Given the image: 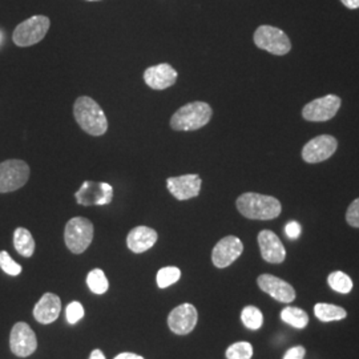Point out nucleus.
Listing matches in <instances>:
<instances>
[{
    "mask_svg": "<svg viewBox=\"0 0 359 359\" xmlns=\"http://www.w3.org/2000/svg\"><path fill=\"white\" fill-rule=\"evenodd\" d=\"M0 269L3 270L6 274L16 277L22 273V266L13 261V257L10 256L6 250L0 252Z\"/></svg>",
    "mask_w": 359,
    "mask_h": 359,
    "instance_id": "cd10ccee",
    "label": "nucleus"
},
{
    "mask_svg": "<svg viewBox=\"0 0 359 359\" xmlns=\"http://www.w3.org/2000/svg\"><path fill=\"white\" fill-rule=\"evenodd\" d=\"M198 321L197 309L192 304H182L173 309L168 316L169 329L177 335H187L192 333Z\"/></svg>",
    "mask_w": 359,
    "mask_h": 359,
    "instance_id": "ddd939ff",
    "label": "nucleus"
},
{
    "mask_svg": "<svg viewBox=\"0 0 359 359\" xmlns=\"http://www.w3.org/2000/svg\"><path fill=\"white\" fill-rule=\"evenodd\" d=\"M114 359H145L139 354H135V353H121L118 355H116Z\"/></svg>",
    "mask_w": 359,
    "mask_h": 359,
    "instance_id": "473e14b6",
    "label": "nucleus"
},
{
    "mask_svg": "<svg viewBox=\"0 0 359 359\" xmlns=\"http://www.w3.org/2000/svg\"><path fill=\"white\" fill-rule=\"evenodd\" d=\"M177 71L168 63L154 65L145 69L144 81L152 90H163L172 87L177 80Z\"/></svg>",
    "mask_w": 359,
    "mask_h": 359,
    "instance_id": "dca6fc26",
    "label": "nucleus"
},
{
    "mask_svg": "<svg viewBox=\"0 0 359 359\" xmlns=\"http://www.w3.org/2000/svg\"><path fill=\"white\" fill-rule=\"evenodd\" d=\"M285 233L290 240H297L301 234V225L297 221H290L285 226Z\"/></svg>",
    "mask_w": 359,
    "mask_h": 359,
    "instance_id": "2f4dec72",
    "label": "nucleus"
},
{
    "mask_svg": "<svg viewBox=\"0 0 359 359\" xmlns=\"http://www.w3.org/2000/svg\"><path fill=\"white\" fill-rule=\"evenodd\" d=\"M281 320L295 329H304L308 326L309 316L302 309L287 306L281 311Z\"/></svg>",
    "mask_w": 359,
    "mask_h": 359,
    "instance_id": "4be33fe9",
    "label": "nucleus"
},
{
    "mask_svg": "<svg viewBox=\"0 0 359 359\" xmlns=\"http://www.w3.org/2000/svg\"><path fill=\"white\" fill-rule=\"evenodd\" d=\"M90 1H96V0H90Z\"/></svg>",
    "mask_w": 359,
    "mask_h": 359,
    "instance_id": "c9c22d12",
    "label": "nucleus"
},
{
    "mask_svg": "<svg viewBox=\"0 0 359 359\" xmlns=\"http://www.w3.org/2000/svg\"><path fill=\"white\" fill-rule=\"evenodd\" d=\"M258 245L261 257L269 264H283L286 258V249L278 236L271 231H259Z\"/></svg>",
    "mask_w": 359,
    "mask_h": 359,
    "instance_id": "f3484780",
    "label": "nucleus"
},
{
    "mask_svg": "<svg viewBox=\"0 0 359 359\" xmlns=\"http://www.w3.org/2000/svg\"><path fill=\"white\" fill-rule=\"evenodd\" d=\"M244 245L236 236H228L219 240L212 252L213 265L218 269L231 266V264L243 255Z\"/></svg>",
    "mask_w": 359,
    "mask_h": 359,
    "instance_id": "9b49d317",
    "label": "nucleus"
},
{
    "mask_svg": "<svg viewBox=\"0 0 359 359\" xmlns=\"http://www.w3.org/2000/svg\"><path fill=\"white\" fill-rule=\"evenodd\" d=\"M74 115L80 128L90 136H103L108 129V120L102 107L88 96L77 99Z\"/></svg>",
    "mask_w": 359,
    "mask_h": 359,
    "instance_id": "f03ea898",
    "label": "nucleus"
},
{
    "mask_svg": "<svg viewBox=\"0 0 359 359\" xmlns=\"http://www.w3.org/2000/svg\"><path fill=\"white\" fill-rule=\"evenodd\" d=\"M13 246L20 256L29 258L35 252V240L26 228H18L13 231Z\"/></svg>",
    "mask_w": 359,
    "mask_h": 359,
    "instance_id": "aec40b11",
    "label": "nucleus"
},
{
    "mask_svg": "<svg viewBox=\"0 0 359 359\" xmlns=\"http://www.w3.org/2000/svg\"><path fill=\"white\" fill-rule=\"evenodd\" d=\"M338 148L337 139L330 135H321L314 137L313 140L304 147L302 149V158L309 164L322 163L330 158Z\"/></svg>",
    "mask_w": 359,
    "mask_h": 359,
    "instance_id": "f8f14e48",
    "label": "nucleus"
},
{
    "mask_svg": "<svg viewBox=\"0 0 359 359\" xmlns=\"http://www.w3.org/2000/svg\"><path fill=\"white\" fill-rule=\"evenodd\" d=\"M10 348L16 357L27 358L32 355L38 348V338L35 332L26 322H18L13 325L10 335Z\"/></svg>",
    "mask_w": 359,
    "mask_h": 359,
    "instance_id": "1a4fd4ad",
    "label": "nucleus"
},
{
    "mask_svg": "<svg viewBox=\"0 0 359 359\" xmlns=\"http://www.w3.org/2000/svg\"><path fill=\"white\" fill-rule=\"evenodd\" d=\"M327 283L334 292L339 294H348L353 290V280L344 271H333L327 277Z\"/></svg>",
    "mask_w": 359,
    "mask_h": 359,
    "instance_id": "5701e85b",
    "label": "nucleus"
},
{
    "mask_svg": "<svg viewBox=\"0 0 359 359\" xmlns=\"http://www.w3.org/2000/svg\"><path fill=\"white\" fill-rule=\"evenodd\" d=\"M62 311V301L53 293H46L34 308V317L41 325H50L56 321Z\"/></svg>",
    "mask_w": 359,
    "mask_h": 359,
    "instance_id": "a211bd4d",
    "label": "nucleus"
},
{
    "mask_svg": "<svg viewBox=\"0 0 359 359\" xmlns=\"http://www.w3.org/2000/svg\"><path fill=\"white\" fill-rule=\"evenodd\" d=\"M341 107V99L335 95H327L306 104L302 109L305 120L313 123H322L333 118Z\"/></svg>",
    "mask_w": 359,
    "mask_h": 359,
    "instance_id": "9d476101",
    "label": "nucleus"
},
{
    "mask_svg": "<svg viewBox=\"0 0 359 359\" xmlns=\"http://www.w3.org/2000/svg\"><path fill=\"white\" fill-rule=\"evenodd\" d=\"M65 316H67V321L71 325H76L84 317V308L80 302L74 301L71 302L67 309H65Z\"/></svg>",
    "mask_w": 359,
    "mask_h": 359,
    "instance_id": "c85d7f7f",
    "label": "nucleus"
},
{
    "mask_svg": "<svg viewBox=\"0 0 359 359\" xmlns=\"http://www.w3.org/2000/svg\"><path fill=\"white\" fill-rule=\"evenodd\" d=\"M305 355H306V350H305V347L294 346L290 347V348L285 353L283 359H304L305 358Z\"/></svg>",
    "mask_w": 359,
    "mask_h": 359,
    "instance_id": "7c9ffc66",
    "label": "nucleus"
},
{
    "mask_svg": "<svg viewBox=\"0 0 359 359\" xmlns=\"http://www.w3.org/2000/svg\"><path fill=\"white\" fill-rule=\"evenodd\" d=\"M259 289L283 304H290L295 299L294 287L290 283L271 274H261L257 280Z\"/></svg>",
    "mask_w": 359,
    "mask_h": 359,
    "instance_id": "4468645a",
    "label": "nucleus"
},
{
    "mask_svg": "<svg viewBox=\"0 0 359 359\" xmlns=\"http://www.w3.org/2000/svg\"><path fill=\"white\" fill-rule=\"evenodd\" d=\"M181 277V270L176 266H167L163 269L158 270L156 281H157V286L160 289H165L172 286L173 283H177Z\"/></svg>",
    "mask_w": 359,
    "mask_h": 359,
    "instance_id": "a878e982",
    "label": "nucleus"
},
{
    "mask_svg": "<svg viewBox=\"0 0 359 359\" xmlns=\"http://www.w3.org/2000/svg\"><path fill=\"white\" fill-rule=\"evenodd\" d=\"M316 317L322 322L341 321L347 317V311L341 306L332 304H317L314 306Z\"/></svg>",
    "mask_w": 359,
    "mask_h": 359,
    "instance_id": "412c9836",
    "label": "nucleus"
},
{
    "mask_svg": "<svg viewBox=\"0 0 359 359\" xmlns=\"http://www.w3.org/2000/svg\"><path fill=\"white\" fill-rule=\"evenodd\" d=\"M236 204L238 212L250 219H273L283 212L281 203L276 197L259 193H244L237 198Z\"/></svg>",
    "mask_w": 359,
    "mask_h": 359,
    "instance_id": "f257e3e1",
    "label": "nucleus"
},
{
    "mask_svg": "<svg viewBox=\"0 0 359 359\" xmlns=\"http://www.w3.org/2000/svg\"><path fill=\"white\" fill-rule=\"evenodd\" d=\"M93 240V225L88 218H71L65 225V241L74 255L84 253Z\"/></svg>",
    "mask_w": 359,
    "mask_h": 359,
    "instance_id": "20e7f679",
    "label": "nucleus"
},
{
    "mask_svg": "<svg viewBox=\"0 0 359 359\" xmlns=\"http://www.w3.org/2000/svg\"><path fill=\"white\" fill-rule=\"evenodd\" d=\"M51 22L44 15H35L20 23L13 31V43L18 47H29L46 38Z\"/></svg>",
    "mask_w": 359,
    "mask_h": 359,
    "instance_id": "39448f33",
    "label": "nucleus"
},
{
    "mask_svg": "<svg viewBox=\"0 0 359 359\" xmlns=\"http://www.w3.org/2000/svg\"><path fill=\"white\" fill-rule=\"evenodd\" d=\"M157 243V231L148 226H136L129 231L127 245L129 250L140 255L149 250Z\"/></svg>",
    "mask_w": 359,
    "mask_h": 359,
    "instance_id": "6ab92c4d",
    "label": "nucleus"
},
{
    "mask_svg": "<svg viewBox=\"0 0 359 359\" xmlns=\"http://www.w3.org/2000/svg\"><path fill=\"white\" fill-rule=\"evenodd\" d=\"M87 285H88L90 292L97 295L107 293L109 289L108 278L102 269L90 270L87 276Z\"/></svg>",
    "mask_w": 359,
    "mask_h": 359,
    "instance_id": "b1692460",
    "label": "nucleus"
},
{
    "mask_svg": "<svg viewBox=\"0 0 359 359\" xmlns=\"http://www.w3.org/2000/svg\"><path fill=\"white\" fill-rule=\"evenodd\" d=\"M213 111L209 104L193 102L181 107L170 118V127L175 130H197L210 121Z\"/></svg>",
    "mask_w": 359,
    "mask_h": 359,
    "instance_id": "7ed1b4c3",
    "label": "nucleus"
},
{
    "mask_svg": "<svg viewBox=\"0 0 359 359\" xmlns=\"http://www.w3.org/2000/svg\"><path fill=\"white\" fill-rule=\"evenodd\" d=\"M90 359H105V355H104V353L100 348H95L90 353Z\"/></svg>",
    "mask_w": 359,
    "mask_h": 359,
    "instance_id": "f704fd0d",
    "label": "nucleus"
},
{
    "mask_svg": "<svg viewBox=\"0 0 359 359\" xmlns=\"http://www.w3.org/2000/svg\"><path fill=\"white\" fill-rule=\"evenodd\" d=\"M241 321L245 325V327L250 330H258L262 323H264V316L262 311L256 306H245L241 311Z\"/></svg>",
    "mask_w": 359,
    "mask_h": 359,
    "instance_id": "393cba45",
    "label": "nucleus"
},
{
    "mask_svg": "<svg viewBox=\"0 0 359 359\" xmlns=\"http://www.w3.org/2000/svg\"><path fill=\"white\" fill-rule=\"evenodd\" d=\"M347 224L353 228H359V198L354 200L346 212Z\"/></svg>",
    "mask_w": 359,
    "mask_h": 359,
    "instance_id": "c756f323",
    "label": "nucleus"
},
{
    "mask_svg": "<svg viewBox=\"0 0 359 359\" xmlns=\"http://www.w3.org/2000/svg\"><path fill=\"white\" fill-rule=\"evenodd\" d=\"M77 204L84 206L108 205L114 198V188L107 182L84 181L75 193Z\"/></svg>",
    "mask_w": 359,
    "mask_h": 359,
    "instance_id": "6e6552de",
    "label": "nucleus"
},
{
    "mask_svg": "<svg viewBox=\"0 0 359 359\" xmlns=\"http://www.w3.org/2000/svg\"><path fill=\"white\" fill-rule=\"evenodd\" d=\"M253 346L249 342H236L226 348L228 359H252Z\"/></svg>",
    "mask_w": 359,
    "mask_h": 359,
    "instance_id": "bb28decb",
    "label": "nucleus"
},
{
    "mask_svg": "<svg viewBox=\"0 0 359 359\" xmlns=\"http://www.w3.org/2000/svg\"><path fill=\"white\" fill-rule=\"evenodd\" d=\"M344 6H346L350 10H357L359 8V0H341Z\"/></svg>",
    "mask_w": 359,
    "mask_h": 359,
    "instance_id": "72a5a7b5",
    "label": "nucleus"
},
{
    "mask_svg": "<svg viewBox=\"0 0 359 359\" xmlns=\"http://www.w3.org/2000/svg\"><path fill=\"white\" fill-rule=\"evenodd\" d=\"M255 43L261 50L283 56L292 50V43L283 29L273 26H261L255 32Z\"/></svg>",
    "mask_w": 359,
    "mask_h": 359,
    "instance_id": "423d86ee",
    "label": "nucleus"
},
{
    "mask_svg": "<svg viewBox=\"0 0 359 359\" xmlns=\"http://www.w3.org/2000/svg\"><path fill=\"white\" fill-rule=\"evenodd\" d=\"M201 184L203 181L198 175H184L167 180L168 191L179 201L197 197L201 191Z\"/></svg>",
    "mask_w": 359,
    "mask_h": 359,
    "instance_id": "2eb2a0df",
    "label": "nucleus"
},
{
    "mask_svg": "<svg viewBox=\"0 0 359 359\" xmlns=\"http://www.w3.org/2000/svg\"><path fill=\"white\" fill-rule=\"evenodd\" d=\"M29 179V167L22 160H7L0 164V193L15 192Z\"/></svg>",
    "mask_w": 359,
    "mask_h": 359,
    "instance_id": "0eeeda50",
    "label": "nucleus"
}]
</instances>
